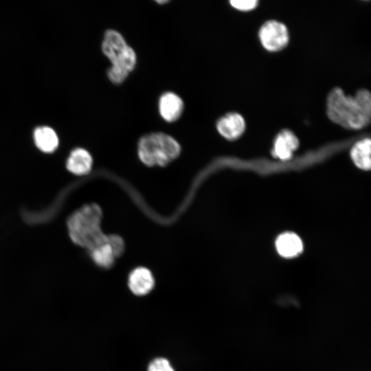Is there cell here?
<instances>
[{
  "label": "cell",
  "instance_id": "5b68a950",
  "mask_svg": "<svg viewBox=\"0 0 371 371\" xmlns=\"http://www.w3.org/2000/svg\"><path fill=\"white\" fill-rule=\"evenodd\" d=\"M259 38L264 48L269 52L284 49L289 43L286 26L278 21L270 20L262 24L259 30Z\"/></svg>",
  "mask_w": 371,
  "mask_h": 371
},
{
  "label": "cell",
  "instance_id": "30bf717a",
  "mask_svg": "<svg viewBox=\"0 0 371 371\" xmlns=\"http://www.w3.org/2000/svg\"><path fill=\"white\" fill-rule=\"evenodd\" d=\"M93 158L85 148H76L69 154L67 162V169L76 175L87 174L91 169Z\"/></svg>",
  "mask_w": 371,
  "mask_h": 371
},
{
  "label": "cell",
  "instance_id": "9c48e42d",
  "mask_svg": "<svg viewBox=\"0 0 371 371\" xmlns=\"http://www.w3.org/2000/svg\"><path fill=\"white\" fill-rule=\"evenodd\" d=\"M128 285L133 294L142 296L148 294L153 289L155 280L150 270L145 267H138L130 273Z\"/></svg>",
  "mask_w": 371,
  "mask_h": 371
},
{
  "label": "cell",
  "instance_id": "ba28073f",
  "mask_svg": "<svg viewBox=\"0 0 371 371\" xmlns=\"http://www.w3.org/2000/svg\"><path fill=\"white\" fill-rule=\"evenodd\" d=\"M299 145L295 134L288 129H284L276 136L272 155L282 160L289 159Z\"/></svg>",
  "mask_w": 371,
  "mask_h": 371
},
{
  "label": "cell",
  "instance_id": "6da1fadb",
  "mask_svg": "<svg viewBox=\"0 0 371 371\" xmlns=\"http://www.w3.org/2000/svg\"><path fill=\"white\" fill-rule=\"evenodd\" d=\"M326 113L332 122L345 128L361 129L371 123V93L361 89L355 96L346 95L335 87L328 95Z\"/></svg>",
  "mask_w": 371,
  "mask_h": 371
},
{
  "label": "cell",
  "instance_id": "7c38bea8",
  "mask_svg": "<svg viewBox=\"0 0 371 371\" xmlns=\"http://www.w3.org/2000/svg\"><path fill=\"white\" fill-rule=\"evenodd\" d=\"M276 246L280 255L284 258H293L299 255L303 249L302 242L294 233L286 232L278 236Z\"/></svg>",
  "mask_w": 371,
  "mask_h": 371
},
{
  "label": "cell",
  "instance_id": "ac0fdd59",
  "mask_svg": "<svg viewBox=\"0 0 371 371\" xmlns=\"http://www.w3.org/2000/svg\"><path fill=\"white\" fill-rule=\"evenodd\" d=\"M156 2H157V3H159V4H164V3H168V1H166V0H165V1H161V0H159V1H156Z\"/></svg>",
  "mask_w": 371,
  "mask_h": 371
},
{
  "label": "cell",
  "instance_id": "7a4b0ae2",
  "mask_svg": "<svg viewBox=\"0 0 371 371\" xmlns=\"http://www.w3.org/2000/svg\"><path fill=\"white\" fill-rule=\"evenodd\" d=\"M102 212L96 204L85 205L75 212L67 221L69 235L76 245L91 251L106 243L108 236L100 227Z\"/></svg>",
  "mask_w": 371,
  "mask_h": 371
},
{
  "label": "cell",
  "instance_id": "277c9868",
  "mask_svg": "<svg viewBox=\"0 0 371 371\" xmlns=\"http://www.w3.org/2000/svg\"><path fill=\"white\" fill-rule=\"evenodd\" d=\"M139 159L148 166H164L178 157L181 146L172 136L162 132L143 135L138 142Z\"/></svg>",
  "mask_w": 371,
  "mask_h": 371
},
{
  "label": "cell",
  "instance_id": "2e32d148",
  "mask_svg": "<svg viewBox=\"0 0 371 371\" xmlns=\"http://www.w3.org/2000/svg\"><path fill=\"white\" fill-rule=\"evenodd\" d=\"M107 243L111 245L115 258L120 256L124 252V243L120 236L115 234L109 235Z\"/></svg>",
  "mask_w": 371,
  "mask_h": 371
},
{
  "label": "cell",
  "instance_id": "52a82bcc",
  "mask_svg": "<svg viewBox=\"0 0 371 371\" xmlns=\"http://www.w3.org/2000/svg\"><path fill=\"white\" fill-rule=\"evenodd\" d=\"M245 121L238 113H228L221 117L216 123L220 134L229 140L239 137L245 130Z\"/></svg>",
  "mask_w": 371,
  "mask_h": 371
},
{
  "label": "cell",
  "instance_id": "4fadbf2b",
  "mask_svg": "<svg viewBox=\"0 0 371 371\" xmlns=\"http://www.w3.org/2000/svg\"><path fill=\"white\" fill-rule=\"evenodd\" d=\"M350 156L354 164L360 169L371 170V138H363L353 144Z\"/></svg>",
  "mask_w": 371,
  "mask_h": 371
},
{
  "label": "cell",
  "instance_id": "5bb4252c",
  "mask_svg": "<svg viewBox=\"0 0 371 371\" xmlns=\"http://www.w3.org/2000/svg\"><path fill=\"white\" fill-rule=\"evenodd\" d=\"M90 251L94 262L100 267H110L114 262L115 256L108 243L102 244Z\"/></svg>",
  "mask_w": 371,
  "mask_h": 371
},
{
  "label": "cell",
  "instance_id": "8992f818",
  "mask_svg": "<svg viewBox=\"0 0 371 371\" xmlns=\"http://www.w3.org/2000/svg\"><path fill=\"white\" fill-rule=\"evenodd\" d=\"M158 107L159 114L164 120L174 122L182 115L184 104L177 93L166 91L159 97Z\"/></svg>",
  "mask_w": 371,
  "mask_h": 371
},
{
  "label": "cell",
  "instance_id": "3957f363",
  "mask_svg": "<svg viewBox=\"0 0 371 371\" xmlns=\"http://www.w3.org/2000/svg\"><path fill=\"white\" fill-rule=\"evenodd\" d=\"M104 55L111 63L106 71L109 80L115 85L122 83L137 64V54L118 31L106 30L101 45Z\"/></svg>",
  "mask_w": 371,
  "mask_h": 371
},
{
  "label": "cell",
  "instance_id": "9a60e30c",
  "mask_svg": "<svg viewBox=\"0 0 371 371\" xmlns=\"http://www.w3.org/2000/svg\"><path fill=\"white\" fill-rule=\"evenodd\" d=\"M148 371H175V370L168 359L159 357L149 363Z\"/></svg>",
  "mask_w": 371,
  "mask_h": 371
},
{
  "label": "cell",
  "instance_id": "8fae6325",
  "mask_svg": "<svg viewBox=\"0 0 371 371\" xmlns=\"http://www.w3.org/2000/svg\"><path fill=\"white\" fill-rule=\"evenodd\" d=\"M33 137L35 145L43 153H53L58 146L59 139L58 135L49 126H41L36 127L34 131Z\"/></svg>",
  "mask_w": 371,
  "mask_h": 371
},
{
  "label": "cell",
  "instance_id": "e0dca14e",
  "mask_svg": "<svg viewBox=\"0 0 371 371\" xmlns=\"http://www.w3.org/2000/svg\"><path fill=\"white\" fill-rule=\"evenodd\" d=\"M231 5L240 11H249L256 8L258 1L257 0H231Z\"/></svg>",
  "mask_w": 371,
  "mask_h": 371
}]
</instances>
